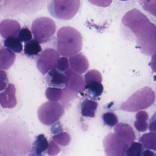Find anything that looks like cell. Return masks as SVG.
<instances>
[{"instance_id":"obj_1","label":"cell","mask_w":156,"mask_h":156,"mask_svg":"<svg viewBox=\"0 0 156 156\" xmlns=\"http://www.w3.org/2000/svg\"><path fill=\"white\" fill-rule=\"evenodd\" d=\"M57 49L61 56L70 57L80 52L82 37L78 31L71 27H64L58 31Z\"/></svg>"},{"instance_id":"obj_2","label":"cell","mask_w":156,"mask_h":156,"mask_svg":"<svg viewBox=\"0 0 156 156\" xmlns=\"http://www.w3.org/2000/svg\"><path fill=\"white\" fill-rule=\"evenodd\" d=\"M155 94L152 88L147 86L132 94L121 105V109L126 112H135L147 109L154 103Z\"/></svg>"},{"instance_id":"obj_3","label":"cell","mask_w":156,"mask_h":156,"mask_svg":"<svg viewBox=\"0 0 156 156\" xmlns=\"http://www.w3.org/2000/svg\"><path fill=\"white\" fill-rule=\"evenodd\" d=\"M122 23L130 28L137 38L155 25L143 13L136 9L127 12L122 18Z\"/></svg>"},{"instance_id":"obj_4","label":"cell","mask_w":156,"mask_h":156,"mask_svg":"<svg viewBox=\"0 0 156 156\" xmlns=\"http://www.w3.org/2000/svg\"><path fill=\"white\" fill-rule=\"evenodd\" d=\"M80 5V0H50L47 8L54 18L68 20L77 14Z\"/></svg>"},{"instance_id":"obj_5","label":"cell","mask_w":156,"mask_h":156,"mask_svg":"<svg viewBox=\"0 0 156 156\" xmlns=\"http://www.w3.org/2000/svg\"><path fill=\"white\" fill-rule=\"evenodd\" d=\"M31 30L35 39L40 44H45L48 42L55 34L56 23L49 17H38L33 21Z\"/></svg>"},{"instance_id":"obj_6","label":"cell","mask_w":156,"mask_h":156,"mask_svg":"<svg viewBox=\"0 0 156 156\" xmlns=\"http://www.w3.org/2000/svg\"><path fill=\"white\" fill-rule=\"evenodd\" d=\"M38 116L43 124L50 126L56 122L65 113L64 107L58 102L49 101L40 105Z\"/></svg>"},{"instance_id":"obj_7","label":"cell","mask_w":156,"mask_h":156,"mask_svg":"<svg viewBox=\"0 0 156 156\" xmlns=\"http://www.w3.org/2000/svg\"><path fill=\"white\" fill-rule=\"evenodd\" d=\"M103 145L106 156H125L129 146L116 134L110 133L103 139Z\"/></svg>"},{"instance_id":"obj_8","label":"cell","mask_w":156,"mask_h":156,"mask_svg":"<svg viewBox=\"0 0 156 156\" xmlns=\"http://www.w3.org/2000/svg\"><path fill=\"white\" fill-rule=\"evenodd\" d=\"M60 58L58 52L54 49L47 48L39 55L36 61L37 67L41 74L45 75L57 67Z\"/></svg>"},{"instance_id":"obj_9","label":"cell","mask_w":156,"mask_h":156,"mask_svg":"<svg viewBox=\"0 0 156 156\" xmlns=\"http://www.w3.org/2000/svg\"><path fill=\"white\" fill-rule=\"evenodd\" d=\"M137 46L144 55L151 56L156 53V26L137 38Z\"/></svg>"},{"instance_id":"obj_10","label":"cell","mask_w":156,"mask_h":156,"mask_svg":"<svg viewBox=\"0 0 156 156\" xmlns=\"http://www.w3.org/2000/svg\"><path fill=\"white\" fill-rule=\"evenodd\" d=\"M65 74L67 77L65 85L67 90L73 93L82 92L85 90L86 83L82 76L70 69L66 71Z\"/></svg>"},{"instance_id":"obj_11","label":"cell","mask_w":156,"mask_h":156,"mask_svg":"<svg viewBox=\"0 0 156 156\" xmlns=\"http://www.w3.org/2000/svg\"><path fill=\"white\" fill-rule=\"evenodd\" d=\"M21 25L17 21L12 19L3 20L0 24V34L3 38L17 37Z\"/></svg>"},{"instance_id":"obj_12","label":"cell","mask_w":156,"mask_h":156,"mask_svg":"<svg viewBox=\"0 0 156 156\" xmlns=\"http://www.w3.org/2000/svg\"><path fill=\"white\" fill-rule=\"evenodd\" d=\"M15 86L13 83H9L7 88L0 94V103L4 108H14L17 104L16 97Z\"/></svg>"},{"instance_id":"obj_13","label":"cell","mask_w":156,"mask_h":156,"mask_svg":"<svg viewBox=\"0 0 156 156\" xmlns=\"http://www.w3.org/2000/svg\"><path fill=\"white\" fill-rule=\"evenodd\" d=\"M114 133L130 146L136 139L135 133L128 124L120 123L114 127Z\"/></svg>"},{"instance_id":"obj_14","label":"cell","mask_w":156,"mask_h":156,"mask_svg":"<svg viewBox=\"0 0 156 156\" xmlns=\"http://www.w3.org/2000/svg\"><path fill=\"white\" fill-rule=\"evenodd\" d=\"M71 69L79 74L85 73L89 68V62L87 58L81 54L70 57L69 59Z\"/></svg>"},{"instance_id":"obj_15","label":"cell","mask_w":156,"mask_h":156,"mask_svg":"<svg viewBox=\"0 0 156 156\" xmlns=\"http://www.w3.org/2000/svg\"><path fill=\"white\" fill-rule=\"evenodd\" d=\"M67 77L66 74L55 68L49 71L46 77V81L49 86L62 88L66 85Z\"/></svg>"},{"instance_id":"obj_16","label":"cell","mask_w":156,"mask_h":156,"mask_svg":"<svg viewBox=\"0 0 156 156\" xmlns=\"http://www.w3.org/2000/svg\"><path fill=\"white\" fill-rule=\"evenodd\" d=\"M49 144L44 134L38 136L33 144L29 156H45Z\"/></svg>"},{"instance_id":"obj_17","label":"cell","mask_w":156,"mask_h":156,"mask_svg":"<svg viewBox=\"0 0 156 156\" xmlns=\"http://www.w3.org/2000/svg\"><path fill=\"white\" fill-rule=\"evenodd\" d=\"M16 59L14 53L8 48H2L0 51V68L7 70L13 66Z\"/></svg>"},{"instance_id":"obj_18","label":"cell","mask_w":156,"mask_h":156,"mask_svg":"<svg viewBox=\"0 0 156 156\" xmlns=\"http://www.w3.org/2000/svg\"><path fill=\"white\" fill-rule=\"evenodd\" d=\"M98 106V103L93 100L85 99L81 105V113L82 116L93 118L95 116V111Z\"/></svg>"},{"instance_id":"obj_19","label":"cell","mask_w":156,"mask_h":156,"mask_svg":"<svg viewBox=\"0 0 156 156\" xmlns=\"http://www.w3.org/2000/svg\"><path fill=\"white\" fill-rule=\"evenodd\" d=\"M136 121L134 122V126L137 131L144 132L148 129V123L147 122L149 119L148 113L145 111H140L136 115Z\"/></svg>"},{"instance_id":"obj_20","label":"cell","mask_w":156,"mask_h":156,"mask_svg":"<svg viewBox=\"0 0 156 156\" xmlns=\"http://www.w3.org/2000/svg\"><path fill=\"white\" fill-rule=\"evenodd\" d=\"M139 142L144 147L149 150L156 151V133L151 132L143 135L139 139Z\"/></svg>"},{"instance_id":"obj_21","label":"cell","mask_w":156,"mask_h":156,"mask_svg":"<svg viewBox=\"0 0 156 156\" xmlns=\"http://www.w3.org/2000/svg\"><path fill=\"white\" fill-rule=\"evenodd\" d=\"M39 44L36 39H32L31 41L26 42L24 49L25 55L29 57L34 56L41 53L42 48Z\"/></svg>"},{"instance_id":"obj_22","label":"cell","mask_w":156,"mask_h":156,"mask_svg":"<svg viewBox=\"0 0 156 156\" xmlns=\"http://www.w3.org/2000/svg\"><path fill=\"white\" fill-rule=\"evenodd\" d=\"M4 45L13 53H20L23 50V45L17 37H9L4 41Z\"/></svg>"},{"instance_id":"obj_23","label":"cell","mask_w":156,"mask_h":156,"mask_svg":"<svg viewBox=\"0 0 156 156\" xmlns=\"http://www.w3.org/2000/svg\"><path fill=\"white\" fill-rule=\"evenodd\" d=\"M63 90L60 88L48 87L46 90L47 99L51 101L57 102L62 98Z\"/></svg>"},{"instance_id":"obj_24","label":"cell","mask_w":156,"mask_h":156,"mask_svg":"<svg viewBox=\"0 0 156 156\" xmlns=\"http://www.w3.org/2000/svg\"><path fill=\"white\" fill-rule=\"evenodd\" d=\"M86 89L88 90L89 94L94 98L100 96L103 91V86L101 83L97 82L86 85Z\"/></svg>"},{"instance_id":"obj_25","label":"cell","mask_w":156,"mask_h":156,"mask_svg":"<svg viewBox=\"0 0 156 156\" xmlns=\"http://www.w3.org/2000/svg\"><path fill=\"white\" fill-rule=\"evenodd\" d=\"M141 143L134 142L127 148L125 156H142L143 147Z\"/></svg>"},{"instance_id":"obj_26","label":"cell","mask_w":156,"mask_h":156,"mask_svg":"<svg viewBox=\"0 0 156 156\" xmlns=\"http://www.w3.org/2000/svg\"><path fill=\"white\" fill-rule=\"evenodd\" d=\"M85 81L86 85L94 82L101 83L102 76L98 70L92 69L86 73L85 76Z\"/></svg>"},{"instance_id":"obj_27","label":"cell","mask_w":156,"mask_h":156,"mask_svg":"<svg viewBox=\"0 0 156 156\" xmlns=\"http://www.w3.org/2000/svg\"><path fill=\"white\" fill-rule=\"evenodd\" d=\"M139 2L144 10L156 17V0H140Z\"/></svg>"},{"instance_id":"obj_28","label":"cell","mask_w":156,"mask_h":156,"mask_svg":"<svg viewBox=\"0 0 156 156\" xmlns=\"http://www.w3.org/2000/svg\"><path fill=\"white\" fill-rule=\"evenodd\" d=\"M52 139L58 144L64 147L68 144L70 141V137L68 133L63 132L54 135L52 137Z\"/></svg>"},{"instance_id":"obj_29","label":"cell","mask_w":156,"mask_h":156,"mask_svg":"<svg viewBox=\"0 0 156 156\" xmlns=\"http://www.w3.org/2000/svg\"><path fill=\"white\" fill-rule=\"evenodd\" d=\"M104 124L110 127H113L118 122V117L116 115L111 112L103 114L102 116Z\"/></svg>"},{"instance_id":"obj_30","label":"cell","mask_w":156,"mask_h":156,"mask_svg":"<svg viewBox=\"0 0 156 156\" xmlns=\"http://www.w3.org/2000/svg\"><path fill=\"white\" fill-rule=\"evenodd\" d=\"M17 37L21 42H27L32 40L33 36L29 29L27 27H25L20 30Z\"/></svg>"},{"instance_id":"obj_31","label":"cell","mask_w":156,"mask_h":156,"mask_svg":"<svg viewBox=\"0 0 156 156\" xmlns=\"http://www.w3.org/2000/svg\"><path fill=\"white\" fill-rule=\"evenodd\" d=\"M69 61L66 57H62L59 60L57 69L62 72L67 71L69 69Z\"/></svg>"},{"instance_id":"obj_32","label":"cell","mask_w":156,"mask_h":156,"mask_svg":"<svg viewBox=\"0 0 156 156\" xmlns=\"http://www.w3.org/2000/svg\"><path fill=\"white\" fill-rule=\"evenodd\" d=\"M59 147L55 142L51 141L49 144V147L47 150V154L49 156L57 155L60 152Z\"/></svg>"},{"instance_id":"obj_33","label":"cell","mask_w":156,"mask_h":156,"mask_svg":"<svg viewBox=\"0 0 156 156\" xmlns=\"http://www.w3.org/2000/svg\"><path fill=\"white\" fill-rule=\"evenodd\" d=\"M91 4L102 7H106L110 6L112 3V0H88Z\"/></svg>"},{"instance_id":"obj_34","label":"cell","mask_w":156,"mask_h":156,"mask_svg":"<svg viewBox=\"0 0 156 156\" xmlns=\"http://www.w3.org/2000/svg\"><path fill=\"white\" fill-rule=\"evenodd\" d=\"M0 90L2 91L6 88L8 82V79L7 74L4 70H1L0 71Z\"/></svg>"},{"instance_id":"obj_35","label":"cell","mask_w":156,"mask_h":156,"mask_svg":"<svg viewBox=\"0 0 156 156\" xmlns=\"http://www.w3.org/2000/svg\"><path fill=\"white\" fill-rule=\"evenodd\" d=\"M149 130L151 132L156 133V113L154 114L150 120Z\"/></svg>"},{"instance_id":"obj_36","label":"cell","mask_w":156,"mask_h":156,"mask_svg":"<svg viewBox=\"0 0 156 156\" xmlns=\"http://www.w3.org/2000/svg\"><path fill=\"white\" fill-rule=\"evenodd\" d=\"M150 66L153 71L156 73V53L152 55Z\"/></svg>"},{"instance_id":"obj_37","label":"cell","mask_w":156,"mask_h":156,"mask_svg":"<svg viewBox=\"0 0 156 156\" xmlns=\"http://www.w3.org/2000/svg\"><path fill=\"white\" fill-rule=\"evenodd\" d=\"M143 156H156L154 152L148 150H146L143 153Z\"/></svg>"},{"instance_id":"obj_38","label":"cell","mask_w":156,"mask_h":156,"mask_svg":"<svg viewBox=\"0 0 156 156\" xmlns=\"http://www.w3.org/2000/svg\"><path fill=\"white\" fill-rule=\"evenodd\" d=\"M119 1H123V2H125V1H128V0H119Z\"/></svg>"},{"instance_id":"obj_39","label":"cell","mask_w":156,"mask_h":156,"mask_svg":"<svg viewBox=\"0 0 156 156\" xmlns=\"http://www.w3.org/2000/svg\"><path fill=\"white\" fill-rule=\"evenodd\" d=\"M154 78H155V80H156V76H155Z\"/></svg>"}]
</instances>
